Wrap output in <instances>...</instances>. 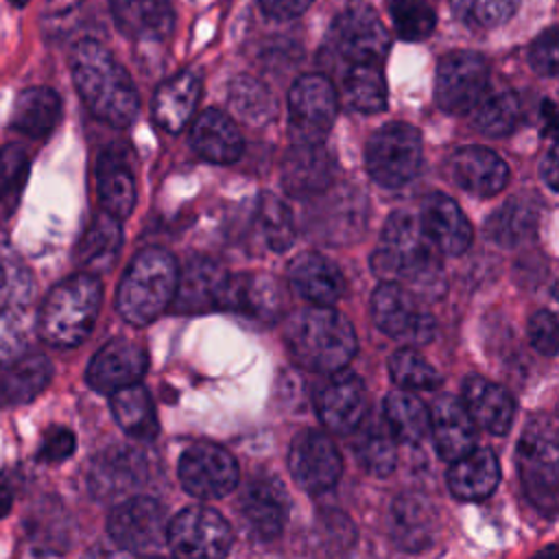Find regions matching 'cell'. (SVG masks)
Listing matches in <instances>:
<instances>
[{
  "instance_id": "f1b7e54d",
  "label": "cell",
  "mask_w": 559,
  "mask_h": 559,
  "mask_svg": "<svg viewBox=\"0 0 559 559\" xmlns=\"http://www.w3.org/2000/svg\"><path fill=\"white\" fill-rule=\"evenodd\" d=\"M463 404L474 424L491 435H507L515 415V402L507 389L480 376L463 382Z\"/></svg>"
},
{
  "instance_id": "ab89813d",
  "label": "cell",
  "mask_w": 559,
  "mask_h": 559,
  "mask_svg": "<svg viewBox=\"0 0 559 559\" xmlns=\"http://www.w3.org/2000/svg\"><path fill=\"white\" fill-rule=\"evenodd\" d=\"M537 227V210L524 199H509L485 223V234L502 245L518 247L533 238Z\"/></svg>"
},
{
  "instance_id": "3957f363",
  "label": "cell",
  "mask_w": 559,
  "mask_h": 559,
  "mask_svg": "<svg viewBox=\"0 0 559 559\" xmlns=\"http://www.w3.org/2000/svg\"><path fill=\"white\" fill-rule=\"evenodd\" d=\"M290 358L317 373H334L356 354V334L345 314L332 306H314L297 310L284 334Z\"/></svg>"
},
{
  "instance_id": "ac0fdd59",
  "label": "cell",
  "mask_w": 559,
  "mask_h": 559,
  "mask_svg": "<svg viewBox=\"0 0 559 559\" xmlns=\"http://www.w3.org/2000/svg\"><path fill=\"white\" fill-rule=\"evenodd\" d=\"M317 413L332 432H354L367 413V391L354 371L338 369L317 395Z\"/></svg>"
},
{
  "instance_id": "277c9868",
  "label": "cell",
  "mask_w": 559,
  "mask_h": 559,
  "mask_svg": "<svg viewBox=\"0 0 559 559\" xmlns=\"http://www.w3.org/2000/svg\"><path fill=\"white\" fill-rule=\"evenodd\" d=\"M179 280V266L170 251L162 247L142 249L127 266L118 293L116 310L131 325H146L170 308Z\"/></svg>"
},
{
  "instance_id": "e575fe53",
  "label": "cell",
  "mask_w": 559,
  "mask_h": 559,
  "mask_svg": "<svg viewBox=\"0 0 559 559\" xmlns=\"http://www.w3.org/2000/svg\"><path fill=\"white\" fill-rule=\"evenodd\" d=\"M122 247L120 218L100 210L76 245V262L90 273L109 271Z\"/></svg>"
},
{
  "instance_id": "91938a15",
  "label": "cell",
  "mask_w": 559,
  "mask_h": 559,
  "mask_svg": "<svg viewBox=\"0 0 559 559\" xmlns=\"http://www.w3.org/2000/svg\"><path fill=\"white\" fill-rule=\"evenodd\" d=\"M11 507H13V493L4 483H0V520L9 515Z\"/></svg>"
},
{
  "instance_id": "ee69618b",
  "label": "cell",
  "mask_w": 559,
  "mask_h": 559,
  "mask_svg": "<svg viewBox=\"0 0 559 559\" xmlns=\"http://www.w3.org/2000/svg\"><path fill=\"white\" fill-rule=\"evenodd\" d=\"M28 170L31 159L22 146L7 144L0 148V223L9 221L15 212Z\"/></svg>"
},
{
  "instance_id": "cb8c5ba5",
  "label": "cell",
  "mask_w": 559,
  "mask_h": 559,
  "mask_svg": "<svg viewBox=\"0 0 559 559\" xmlns=\"http://www.w3.org/2000/svg\"><path fill=\"white\" fill-rule=\"evenodd\" d=\"M284 297L280 284L266 273L227 275L221 310L240 312L260 321H273L282 312Z\"/></svg>"
},
{
  "instance_id": "4316f807",
  "label": "cell",
  "mask_w": 559,
  "mask_h": 559,
  "mask_svg": "<svg viewBox=\"0 0 559 559\" xmlns=\"http://www.w3.org/2000/svg\"><path fill=\"white\" fill-rule=\"evenodd\" d=\"M428 430L443 461H454L476 445V424L465 404L452 395H443L432 404Z\"/></svg>"
},
{
  "instance_id": "44dd1931",
  "label": "cell",
  "mask_w": 559,
  "mask_h": 559,
  "mask_svg": "<svg viewBox=\"0 0 559 559\" xmlns=\"http://www.w3.org/2000/svg\"><path fill=\"white\" fill-rule=\"evenodd\" d=\"M227 271L207 258H192L179 271L177 290L173 297V310L179 314H203L221 310V297L227 280Z\"/></svg>"
},
{
  "instance_id": "94428289",
  "label": "cell",
  "mask_w": 559,
  "mask_h": 559,
  "mask_svg": "<svg viewBox=\"0 0 559 559\" xmlns=\"http://www.w3.org/2000/svg\"><path fill=\"white\" fill-rule=\"evenodd\" d=\"M13 7H17V9H22V7H26L28 4V0H9Z\"/></svg>"
},
{
  "instance_id": "5b68a950",
  "label": "cell",
  "mask_w": 559,
  "mask_h": 559,
  "mask_svg": "<svg viewBox=\"0 0 559 559\" xmlns=\"http://www.w3.org/2000/svg\"><path fill=\"white\" fill-rule=\"evenodd\" d=\"M103 301L96 273L83 271L61 280L41 304L39 336L55 347L81 345L94 328Z\"/></svg>"
},
{
  "instance_id": "9f6ffc18",
  "label": "cell",
  "mask_w": 559,
  "mask_h": 559,
  "mask_svg": "<svg viewBox=\"0 0 559 559\" xmlns=\"http://www.w3.org/2000/svg\"><path fill=\"white\" fill-rule=\"evenodd\" d=\"M262 11L275 20H293L301 15L312 0H258Z\"/></svg>"
},
{
  "instance_id": "8992f818",
  "label": "cell",
  "mask_w": 559,
  "mask_h": 559,
  "mask_svg": "<svg viewBox=\"0 0 559 559\" xmlns=\"http://www.w3.org/2000/svg\"><path fill=\"white\" fill-rule=\"evenodd\" d=\"M518 469L539 509H559V417L535 415L518 441Z\"/></svg>"
},
{
  "instance_id": "db71d44e",
  "label": "cell",
  "mask_w": 559,
  "mask_h": 559,
  "mask_svg": "<svg viewBox=\"0 0 559 559\" xmlns=\"http://www.w3.org/2000/svg\"><path fill=\"white\" fill-rule=\"evenodd\" d=\"M0 286H2V295L20 306H24L28 299H31V293H33V282L26 273V269L22 266V260L17 255H11L7 258L2 253L0 258Z\"/></svg>"
},
{
  "instance_id": "b9f144b4",
  "label": "cell",
  "mask_w": 559,
  "mask_h": 559,
  "mask_svg": "<svg viewBox=\"0 0 559 559\" xmlns=\"http://www.w3.org/2000/svg\"><path fill=\"white\" fill-rule=\"evenodd\" d=\"M474 127L491 138L509 135L520 120V100L511 90H491L469 109Z\"/></svg>"
},
{
  "instance_id": "9c48e42d",
  "label": "cell",
  "mask_w": 559,
  "mask_h": 559,
  "mask_svg": "<svg viewBox=\"0 0 559 559\" xmlns=\"http://www.w3.org/2000/svg\"><path fill=\"white\" fill-rule=\"evenodd\" d=\"M376 325L408 345H424L437 332V321L428 308L400 282H382L371 297Z\"/></svg>"
},
{
  "instance_id": "681fc988",
  "label": "cell",
  "mask_w": 559,
  "mask_h": 559,
  "mask_svg": "<svg viewBox=\"0 0 559 559\" xmlns=\"http://www.w3.org/2000/svg\"><path fill=\"white\" fill-rule=\"evenodd\" d=\"M20 304L0 295V360L15 358L26 347V328Z\"/></svg>"
},
{
  "instance_id": "1f68e13d",
  "label": "cell",
  "mask_w": 559,
  "mask_h": 559,
  "mask_svg": "<svg viewBox=\"0 0 559 559\" xmlns=\"http://www.w3.org/2000/svg\"><path fill=\"white\" fill-rule=\"evenodd\" d=\"M96 190L105 212L120 221L133 212L138 199L135 177L122 148H109L100 155L96 166Z\"/></svg>"
},
{
  "instance_id": "484cf974",
  "label": "cell",
  "mask_w": 559,
  "mask_h": 559,
  "mask_svg": "<svg viewBox=\"0 0 559 559\" xmlns=\"http://www.w3.org/2000/svg\"><path fill=\"white\" fill-rule=\"evenodd\" d=\"M452 181L478 197H491L500 192L509 181V166L504 159L487 146H463L450 159Z\"/></svg>"
},
{
  "instance_id": "2e32d148",
  "label": "cell",
  "mask_w": 559,
  "mask_h": 559,
  "mask_svg": "<svg viewBox=\"0 0 559 559\" xmlns=\"http://www.w3.org/2000/svg\"><path fill=\"white\" fill-rule=\"evenodd\" d=\"M146 461L140 450L114 445L98 452L85 474L87 489L96 500H114L129 496L146 480Z\"/></svg>"
},
{
  "instance_id": "6f0895ef",
  "label": "cell",
  "mask_w": 559,
  "mask_h": 559,
  "mask_svg": "<svg viewBox=\"0 0 559 559\" xmlns=\"http://www.w3.org/2000/svg\"><path fill=\"white\" fill-rule=\"evenodd\" d=\"M539 173H542L544 183L548 188H552L555 192H559V140H555V144L544 155Z\"/></svg>"
},
{
  "instance_id": "11a10c76",
  "label": "cell",
  "mask_w": 559,
  "mask_h": 559,
  "mask_svg": "<svg viewBox=\"0 0 559 559\" xmlns=\"http://www.w3.org/2000/svg\"><path fill=\"white\" fill-rule=\"evenodd\" d=\"M76 448V437L66 426H52L46 430L41 445L37 450V459L41 463H61L68 456H72Z\"/></svg>"
},
{
  "instance_id": "680465c9",
  "label": "cell",
  "mask_w": 559,
  "mask_h": 559,
  "mask_svg": "<svg viewBox=\"0 0 559 559\" xmlns=\"http://www.w3.org/2000/svg\"><path fill=\"white\" fill-rule=\"evenodd\" d=\"M542 118H544V131L559 140V109L552 103H544L542 107Z\"/></svg>"
},
{
  "instance_id": "d6986e66",
  "label": "cell",
  "mask_w": 559,
  "mask_h": 559,
  "mask_svg": "<svg viewBox=\"0 0 559 559\" xmlns=\"http://www.w3.org/2000/svg\"><path fill=\"white\" fill-rule=\"evenodd\" d=\"M419 225L430 245L443 255H459L472 242V225L463 210L443 192H432L421 201Z\"/></svg>"
},
{
  "instance_id": "6125c7cd",
  "label": "cell",
  "mask_w": 559,
  "mask_h": 559,
  "mask_svg": "<svg viewBox=\"0 0 559 559\" xmlns=\"http://www.w3.org/2000/svg\"><path fill=\"white\" fill-rule=\"evenodd\" d=\"M552 295H555V299H559V282L552 286Z\"/></svg>"
},
{
  "instance_id": "d4e9b609",
  "label": "cell",
  "mask_w": 559,
  "mask_h": 559,
  "mask_svg": "<svg viewBox=\"0 0 559 559\" xmlns=\"http://www.w3.org/2000/svg\"><path fill=\"white\" fill-rule=\"evenodd\" d=\"M288 284L295 295L314 306H332L345 293L341 269L317 251H304L293 258Z\"/></svg>"
},
{
  "instance_id": "9a60e30c",
  "label": "cell",
  "mask_w": 559,
  "mask_h": 559,
  "mask_svg": "<svg viewBox=\"0 0 559 559\" xmlns=\"http://www.w3.org/2000/svg\"><path fill=\"white\" fill-rule=\"evenodd\" d=\"M389 33L378 15L367 9H349L341 13L330 28V46L347 66L382 63L389 52Z\"/></svg>"
},
{
  "instance_id": "d6a6232c",
  "label": "cell",
  "mask_w": 559,
  "mask_h": 559,
  "mask_svg": "<svg viewBox=\"0 0 559 559\" xmlns=\"http://www.w3.org/2000/svg\"><path fill=\"white\" fill-rule=\"evenodd\" d=\"M500 483V463L489 448H472L452 461L448 487L459 500H483L493 493Z\"/></svg>"
},
{
  "instance_id": "ffe728a7",
  "label": "cell",
  "mask_w": 559,
  "mask_h": 559,
  "mask_svg": "<svg viewBox=\"0 0 559 559\" xmlns=\"http://www.w3.org/2000/svg\"><path fill=\"white\" fill-rule=\"evenodd\" d=\"M439 533V518L421 493H400L389 509V535L404 552L426 550Z\"/></svg>"
},
{
  "instance_id": "7a4b0ae2",
  "label": "cell",
  "mask_w": 559,
  "mask_h": 559,
  "mask_svg": "<svg viewBox=\"0 0 559 559\" xmlns=\"http://www.w3.org/2000/svg\"><path fill=\"white\" fill-rule=\"evenodd\" d=\"M439 251L426 238L419 218L397 210L393 212L380 236V245L371 255V271L382 282H406L424 295L437 297L445 288Z\"/></svg>"
},
{
  "instance_id": "8d00e7d4",
  "label": "cell",
  "mask_w": 559,
  "mask_h": 559,
  "mask_svg": "<svg viewBox=\"0 0 559 559\" xmlns=\"http://www.w3.org/2000/svg\"><path fill=\"white\" fill-rule=\"evenodd\" d=\"M109 406L116 424L135 439H153L159 430L157 413L151 393L144 384L133 382L129 386H122L114 393H109Z\"/></svg>"
},
{
  "instance_id": "c3c4849f",
  "label": "cell",
  "mask_w": 559,
  "mask_h": 559,
  "mask_svg": "<svg viewBox=\"0 0 559 559\" xmlns=\"http://www.w3.org/2000/svg\"><path fill=\"white\" fill-rule=\"evenodd\" d=\"M456 20L469 28H496L513 17L520 0H450Z\"/></svg>"
},
{
  "instance_id": "83f0119b",
  "label": "cell",
  "mask_w": 559,
  "mask_h": 559,
  "mask_svg": "<svg viewBox=\"0 0 559 559\" xmlns=\"http://www.w3.org/2000/svg\"><path fill=\"white\" fill-rule=\"evenodd\" d=\"M201 96V79L192 70H181L159 83L153 96V118L168 131L179 133L194 116Z\"/></svg>"
},
{
  "instance_id": "ba28073f",
  "label": "cell",
  "mask_w": 559,
  "mask_h": 559,
  "mask_svg": "<svg viewBox=\"0 0 559 559\" xmlns=\"http://www.w3.org/2000/svg\"><path fill=\"white\" fill-rule=\"evenodd\" d=\"M231 526L212 507H186L179 511L166 531V546L183 559L225 557L231 548Z\"/></svg>"
},
{
  "instance_id": "7bdbcfd3",
  "label": "cell",
  "mask_w": 559,
  "mask_h": 559,
  "mask_svg": "<svg viewBox=\"0 0 559 559\" xmlns=\"http://www.w3.org/2000/svg\"><path fill=\"white\" fill-rule=\"evenodd\" d=\"M227 100L234 114L249 124H264L275 114V100L269 87L249 74H240L229 83Z\"/></svg>"
},
{
  "instance_id": "f5cc1de1",
  "label": "cell",
  "mask_w": 559,
  "mask_h": 559,
  "mask_svg": "<svg viewBox=\"0 0 559 559\" xmlns=\"http://www.w3.org/2000/svg\"><path fill=\"white\" fill-rule=\"evenodd\" d=\"M528 61L544 76H559V26L539 33L528 50Z\"/></svg>"
},
{
  "instance_id": "d590c367",
  "label": "cell",
  "mask_w": 559,
  "mask_h": 559,
  "mask_svg": "<svg viewBox=\"0 0 559 559\" xmlns=\"http://www.w3.org/2000/svg\"><path fill=\"white\" fill-rule=\"evenodd\" d=\"M61 118V98L55 90L37 85L26 87L17 94L13 111H11V127L33 140H41L52 133Z\"/></svg>"
},
{
  "instance_id": "f907efd6",
  "label": "cell",
  "mask_w": 559,
  "mask_h": 559,
  "mask_svg": "<svg viewBox=\"0 0 559 559\" xmlns=\"http://www.w3.org/2000/svg\"><path fill=\"white\" fill-rule=\"evenodd\" d=\"M81 20V2L79 0H46L39 22L44 33L50 39L68 37Z\"/></svg>"
},
{
  "instance_id": "7dc6e473",
  "label": "cell",
  "mask_w": 559,
  "mask_h": 559,
  "mask_svg": "<svg viewBox=\"0 0 559 559\" xmlns=\"http://www.w3.org/2000/svg\"><path fill=\"white\" fill-rule=\"evenodd\" d=\"M389 13L395 33L406 41H424L435 31L437 15L426 0H391Z\"/></svg>"
},
{
  "instance_id": "4dcf8cb0",
  "label": "cell",
  "mask_w": 559,
  "mask_h": 559,
  "mask_svg": "<svg viewBox=\"0 0 559 559\" xmlns=\"http://www.w3.org/2000/svg\"><path fill=\"white\" fill-rule=\"evenodd\" d=\"M52 378V365L44 354H20L0 360V406H17L37 397Z\"/></svg>"
},
{
  "instance_id": "60d3db41",
  "label": "cell",
  "mask_w": 559,
  "mask_h": 559,
  "mask_svg": "<svg viewBox=\"0 0 559 559\" xmlns=\"http://www.w3.org/2000/svg\"><path fill=\"white\" fill-rule=\"evenodd\" d=\"M384 421L395 441L419 443L430 428V411L408 391H393L384 400Z\"/></svg>"
},
{
  "instance_id": "f546056e",
  "label": "cell",
  "mask_w": 559,
  "mask_h": 559,
  "mask_svg": "<svg viewBox=\"0 0 559 559\" xmlns=\"http://www.w3.org/2000/svg\"><path fill=\"white\" fill-rule=\"evenodd\" d=\"M120 33L138 41H159L173 33L175 13L168 0H109Z\"/></svg>"
},
{
  "instance_id": "52a82bcc",
  "label": "cell",
  "mask_w": 559,
  "mask_h": 559,
  "mask_svg": "<svg viewBox=\"0 0 559 559\" xmlns=\"http://www.w3.org/2000/svg\"><path fill=\"white\" fill-rule=\"evenodd\" d=\"M365 162L371 179L384 188L408 183L421 164V135L406 122L380 127L367 142Z\"/></svg>"
},
{
  "instance_id": "7402d4cb",
  "label": "cell",
  "mask_w": 559,
  "mask_h": 559,
  "mask_svg": "<svg viewBox=\"0 0 559 559\" xmlns=\"http://www.w3.org/2000/svg\"><path fill=\"white\" fill-rule=\"evenodd\" d=\"M290 500L284 491V485L277 478H255L247 485L240 498V511L247 528L253 537L262 542L275 539L288 520Z\"/></svg>"
},
{
  "instance_id": "836d02e7",
  "label": "cell",
  "mask_w": 559,
  "mask_h": 559,
  "mask_svg": "<svg viewBox=\"0 0 559 559\" xmlns=\"http://www.w3.org/2000/svg\"><path fill=\"white\" fill-rule=\"evenodd\" d=\"M192 148L207 162L231 164L242 153V135L236 122L221 109H205L190 131Z\"/></svg>"
},
{
  "instance_id": "6da1fadb",
  "label": "cell",
  "mask_w": 559,
  "mask_h": 559,
  "mask_svg": "<svg viewBox=\"0 0 559 559\" xmlns=\"http://www.w3.org/2000/svg\"><path fill=\"white\" fill-rule=\"evenodd\" d=\"M74 87L90 114L111 127H129L140 107L129 72L96 39H79L70 52Z\"/></svg>"
},
{
  "instance_id": "816d5d0a",
  "label": "cell",
  "mask_w": 559,
  "mask_h": 559,
  "mask_svg": "<svg viewBox=\"0 0 559 559\" xmlns=\"http://www.w3.org/2000/svg\"><path fill=\"white\" fill-rule=\"evenodd\" d=\"M528 341L544 356L559 354V317L550 310H537L528 317Z\"/></svg>"
},
{
  "instance_id": "7c38bea8",
  "label": "cell",
  "mask_w": 559,
  "mask_h": 559,
  "mask_svg": "<svg viewBox=\"0 0 559 559\" xmlns=\"http://www.w3.org/2000/svg\"><path fill=\"white\" fill-rule=\"evenodd\" d=\"M489 87V66L474 50H454L439 61L437 105L448 114H467Z\"/></svg>"
},
{
  "instance_id": "bcb514c9",
  "label": "cell",
  "mask_w": 559,
  "mask_h": 559,
  "mask_svg": "<svg viewBox=\"0 0 559 559\" xmlns=\"http://www.w3.org/2000/svg\"><path fill=\"white\" fill-rule=\"evenodd\" d=\"M391 380L402 389H435L441 384V373L413 347L397 349L389 360Z\"/></svg>"
},
{
  "instance_id": "f6af8a7d",
  "label": "cell",
  "mask_w": 559,
  "mask_h": 559,
  "mask_svg": "<svg viewBox=\"0 0 559 559\" xmlns=\"http://www.w3.org/2000/svg\"><path fill=\"white\" fill-rule=\"evenodd\" d=\"M258 229L271 251H286L295 240V223L290 210L273 194H262L255 207Z\"/></svg>"
},
{
  "instance_id": "f35d334b",
  "label": "cell",
  "mask_w": 559,
  "mask_h": 559,
  "mask_svg": "<svg viewBox=\"0 0 559 559\" xmlns=\"http://www.w3.org/2000/svg\"><path fill=\"white\" fill-rule=\"evenodd\" d=\"M343 98L360 114H378L386 107V81L382 63L347 66L343 76Z\"/></svg>"
},
{
  "instance_id": "e0dca14e",
  "label": "cell",
  "mask_w": 559,
  "mask_h": 559,
  "mask_svg": "<svg viewBox=\"0 0 559 559\" xmlns=\"http://www.w3.org/2000/svg\"><path fill=\"white\" fill-rule=\"evenodd\" d=\"M148 365L146 349L131 338H111L90 360L85 380L98 393H114L140 382Z\"/></svg>"
},
{
  "instance_id": "4fadbf2b",
  "label": "cell",
  "mask_w": 559,
  "mask_h": 559,
  "mask_svg": "<svg viewBox=\"0 0 559 559\" xmlns=\"http://www.w3.org/2000/svg\"><path fill=\"white\" fill-rule=\"evenodd\" d=\"M179 483L194 498L216 500L236 489L238 463L225 448L199 441L179 459Z\"/></svg>"
},
{
  "instance_id": "8fae6325",
  "label": "cell",
  "mask_w": 559,
  "mask_h": 559,
  "mask_svg": "<svg viewBox=\"0 0 559 559\" xmlns=\"http://www.w3.org/2000/svg\"><path fill=\"white\" fill-rule=\"evenodd\" d=\"M166 511L148 496H129L118 502L107 518L111 542L127 552H155L166 546Z\"/></svg>"
},
{
  "instance_id": "30bf717a",
  "label": "cell",
  "mask_w": 559,
  "mask_h": 559,
  "mask_svg": "<svg viewBox=\"0 0 559 559\" xmlns=\"http://www.w3.org/2000/svg\"><path fill=\"white\" fill-rule=\"evenodd\" d=\"M338 109L332 81L323 74H304L288 90V131L295 142H323Z\"/></svg>"
},
{
  "instance_id": "5bb4252c",
  "label": "cell",
  "mask_w": 559,
  "mask_h": 559,
  "mask_svg": "<svg viewBox=\"0 0 559 559\" xmlns=\"http://www.w3.org/2000/svg\"><path fill=\"white\" fill-rule=\"evenodd\" d=\"M341 454L321 430H301L288 448V472L308 493H323L341 478Z\"/></svg>"
},
{
  "instance_id": "603a6c76",
  "label": "cell",
  "mask_w": 559,
  "mask_h": 559,
  "mask_svg": "<svg viewBox=\"0 0 559 559\" xmlns=\"http://www.w3.org/2000/svg\"><path fill=\"white\" fill-rule=\"evenodd\" d=\"M336 175V162L323 142H295L282 164V183L295 194L325 192Z\"/></svg>"
},
{
  "instance_id": "74e56055",
  "label": "cell",
  "mask_w": 559,
  "mask_h": 559,
  "mask_svg": "<svg viewBox=\"0 0 559 559\" xmlns=\"http://www.w3.org/2000/svg\"><path fill=\"white\" fill-rule=\"evenodd\" d=\"M352 448L360 465L376 476H386L395 467V437L384 417H362L354 428Z\"/></svg>"
}]
</instances>
